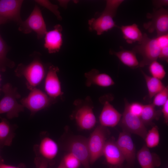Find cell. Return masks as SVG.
Listing matches in <instances>:
<instances>
[{
    "label": "cell",
    "mask_w": 168,
    "mask_h": 168,
    "mask_svg": "<svg viewBox=\"0 0 168 168\" xmlns=\"http://www.w3.org/2000/svg\"><path fill=\"white\" fill-rule=\"evenodd\" d=\"M145 140L146 145L148 148L154 147L158 145L160 141V135L157 126H153L147 132Z\"/></svg>",
    "instance_id": "4316f807"
},
{
    "label": "cell",
    "mask_w": 168,
    "mask_h": 168,
    "mask_svg": "<svg viewBox=\"0 0 168 168\" xmlns=\"http://www.w3.org/2000/svg\"><path fill=\"white\" fill-rule=\"evenodd\" d=\"M160 113L157 111L152 104L143 105V109L140 116L145 124H150L154 119H157Z\"/></svg>",
    "instance_id": "484cf974"
},
{
    "label": "cell",
    "mask_w": 168,
    "mask_h": 168,
    "mask_svg": "<svg viewBox=\"0 0 168 168\" xmlns=\"http://www.w3.org/2000/svg\"><path fill=\"white\" fill-rule=\"evenodd\" d=\"M62 160L67 168H78L81 164L79 160L70 152L66 155Z\"/></svg>",
    "instance_id": "f546056e"
},
{
    "label": "cell",
    "mask_w": 168,
    "mask_h": 168,
    "mask_svg": "<svg viewBox=\"0 0 168 168\" xmlns=\"http://www.w3.org/2000/svg\"><path fill=\"white\" fill-rule=\"evenodd\" d=\"M19 24V31L25 34L34 31L38 39L43 38L47 31L41 11L36 5L28 17Z\"/></svg>",
    "instance_id": "277c9868"
},
{
    "label": "cell",
    "mask_w": 168,
    "mask_h": 168,
    "mask_svg": "<svg viewBox=\"0 0 168 168\" xmlns=\"http://www.w3.org/2000/svg\"><path fill=\"white\" fill-rule=\"evenodd\" d=\"M117 145L128 164L134 162L136 155V149L130 133L124 130L119 135Z\"/></svg>",
    "instance_id": "7c38bea8"
},
{
    "label": "cell",
    "mask_w": 168,
    "mask_h": 168,
    "mask_svg": "<svg viewBox=\"0 0 168 168\" xmlns=\"http://www.w3.org/2000/svg\"><path fill=\"white\" fill-rule=\"evenodd\" d=\"M57 168H67L65 166L62 160Z\"/></svg>",
    "instance_id": "60d3db41"
},
{
    "label": "cell",
    "mask_w": 168,
    "mask_h": 168,
    "mask_svg": "<svg viewBox=\"0 0 168 168\" xmlns=\"http://www.w3.org/2000/svg\"><path fill=\"white\" fill-rule=\"evenodd\" d=\"M35 2L40 5L45 7L51 12L59 20L62 19L57 5L51 3L48 0H36Z\"/></svg>",
    "instance_id": "4dcf8cb0"
},
{
    "label": "cell",
    "mask_w": 168,
    "mask_h": 168,
    "mask_svg": "<svg viewBox=\"0 0 168 168\" xmlns=\"http://www.w3.org/2000/svg\"><path fill=\"white\" fill-rule=\"evenodd\" d=\"M2 162H4V161L3 159L2 158V157L0 155V163Z\"/></svg>",
    "instance_id": "b9f144b4"
},
{
    "label": "cell",
    "mask_w": 168,
    "mask_h": 168,
    "mask_svg": "<svg viewBox=\"0 0 168 168\" xmlns=\"http://www.w3.org/2000/svg\"><path fill=\"white\" fill-rule=\"evenodd\" d=\"M29 90L30 92L28 96L22 98L20 102L24 108L30 111L32 115L47 108L55 101L54 99L36 87Z\"/></svg>",
    "instance_id": "5b68a950"
},
{
    "label": "cell",
    "mask_w": 168,
    "mask_h": 168,
    "mask_svg": "<svg viewBox=\"0 0 168 168\" xmlns=\"http://www.w3.org/2000/svg\"><path fill=\"white\" fill-rule=\"evenodd\" d=\"M0 168H25L23 164H20L16 166L12 165L6 164L4 162L0 163Z\"/></svg>",
    "instance_id": "74e56055"
},
{
    "label": "cell",
    "mask_w": 168,
    "mask_h": 168,
    "mask_svg": "<svg viewBox=\"0 0 168 168\" xmlns=\"http://www.w3.org/2000/svg\"><path fill=\"white\" fill-rule=\"evenodd\" d=\"M147 17L151 20L143 24L144 27L150 33L156 31L157 36L167 34L168 11L163 7L156 9L152 13H148Z\"/></svg>",
    "instance_id": "52a82bcc"
},
{
    "label": "cell",
    "mask_w": 168,
    "mask_h": 168,
    "mask_svg": "<svg viewBox=\"0 0 168 168\" xmlns=\"http://www.w3.org/2000/svg\"><path fill=\"white\" fill-rule=\"evenodd\" d=\"M162 112L166 124L168 122V100L162 106Z\"/></svg>",
    "instance_id": "d590c367"
},
{
    "label": "cell",
    "mask_w": 168,
    "mask_h": 168,
    "mask_svg": "<svg viewBox=\"0 0 168 168\" xmlns=\"http://www.w3.org/2000/svg\"><path fill=\"white\" fill-rule=\"evenodd\" d=\"M152 2L156 9L162 8L163 6H167L168 4V0H155Z\"/></svg>",
    "instance_id": "8d00e7d4"
},
{
    "label": "cell",
    "mask_w": 168,
    "mask_h": 168,
    "mask_svg": "<svg viewBox=\"0 0 168 168\" xmlns=\"http://www.w3.org/2000/svg\"><path fill=\"white\" fill-rule=\"evenodd\" d=\"M158 58L168 63V46H166L161 49Z\"/></svg>",
    "instance_id": "e575fe53"
},
{
    "label": "cell",
    "mask_w": 168,
    "mask_h": 168,
    "mask_svg": "<svg viewBox=\"0 0 168 168\" xmlns=\"http://www.w3.org/2000/svg\"><path fill=\"white\" fill-rule=\"evenodd\" d=\"M152 104L155 106H163L168 100V87L164 88L154 96Z\"/></svg>",
    "instance_id": "f1b7e54d"
},
{
    "label": "cell",
    "mask_w": 168,
    "mask_h": 168,
    "mask_svg": "<svg viewBox=\"0 0 168 168\" xmlns=\"http://www.w3.org/2000/svg\"><path fill=\"white\" fill-rule=\"evenodd\" d=\"M15 72L16 76L25 78L27 87L29 90L39 84L45 74L44 65L38 57L35 58L28 64H19Z\"/></svg>",
    "instance_id": "6da1fadb"
},
{
    "label": "cell",
    "mask_w": 168,
    "mask_h": 168,
    "mask_svg": "<svg viewBox=\"0 0 168 168\" xmlns=\"http://www.w3.org/2000/svg\"><path fill=\"white\" fill-rule=\"evenodd\" d=\"M156 39L161 48L168 46V34L157 36Z\"/></svg>",
    "instance_id": "d6a6232c"
},
{
    "label": "cell",
    "mask_w": 168,
    "mask_h": 168,
    "mask_svg": "<svg viewBox=\"0 0 168 168\" xmlns=\"http://www.w3.org/2000/svg\"><path fill=\"white\" fill-rule=\"evenodd\" d=\"M8 21V20L5 18L0 17V25L6 23Z\"/></svg>",
    "instance_id": "f35d334b"
},
{
    "label": "cell",
    "mask_w": 168,
    "mask_h": 168,
    "mask_svg": "<svg viewBox=\"0 0 168 168\" xmlns=\"http://www.w3.org/2000/svg\"><path fill=\"white\" fill-rule=\"evenodd\" d=\"M33 150L36 157L43 158L48 161L56 157L58 148L54 140L45 136L42 137L39 143L34 146Z\"/></svg>",
    "instance_id": "8fae6325"
},
{
    "label": "cell",
    "mask_w": 168,
    "mask_h": 168,
    "mask_svg": "<svg viewBox=\"0 0 168 168\" xmlns=\"http://www.w3.org/2000/svg\"><path fill=\"white\" fill-rule=\"evenodd\" d=\"M0 122V147L10 146L15 137V127L5 118Z\"/></svg>",
    "instance_id": "44dd1931"
},
{
    "label": "cell",
    "mask_w": 168,
    "mask_h": 168,
    "mask_svg": "<svg viewBox=\"0 0 168 168\" xmlns=\"http://www.w3.org/2000/svg\"><path fill=\"white\" fill-rule=\"evenodd\" d=\"M118 28L120 29L124 38L128 44H132L136 42L138 43L143 38V34L135 23L131 25L122 26Z\"/></svg>",
    "instance_id": "7402d4cb"
},
{
    "label": "cell",
    "mask_w": 168,
    "mask_h": 168,
    "mask_svg": "<svg viewBox=\"0 0 168 168\" xmlns=\"http://www.w3.org/2000/svg\"><path fill=\"white\" fill-rule=\"evenodd\" d=\"M23 2L22 0H0V17L20 23L22 21L20 12Z\"/></svg>",
    "instance_id": "30bf717a"
},
{
    "label": "cell",
    "mask_w": 168,
    "mask_h": 168,
    "mask_svg": "<svg viewBox=\"0 0 168 168\" xmlns=\"http://www.w3.org/2000/svg\"><path fill=\"white\" fill-rule=\"evenodd\" d=\"M110 53L116 56L123 64L132 68L139 67L136 54L132 50L123 49L117 52L110 50Z\"/></svg>",
    "instance_id": "603a6c76"
},
{
    "label": "cell",
    "mask_w": 168,
    "mask_h": 168,
    "mask_svg": "<svg viewBox=\"0 0 168 168\" xmlns=\"http://www.w3.org/2000/svg\"><path fill=\"white\" fill-rule=\"evenodd\" d=\"M75 119L79 127L84 130L91 129L96 123L92 108L87 105H83L77 110Z\"/></svg>",
    "instance_id": "e0dca14e"
},
{
    "label": "cell",
    "mask_w": 168,
    "mask_h": 168,
    "mask_svg": "<svg viewBox=\"0 0 168 168\" xmlns=\"http://www.w3.org/2000/svg\"><path fill=\"white\" fill-rule=\"evenodd\" d=\"M59 2L60 5L62 6L66 7L67 4V1H59Z\"/></svg>",
    "instance_id": "ab89813d"
},
{
    "label": "cell",
    "mask_w": 168,
    "mask_h": 168,
    "mask_svg": "<svg viewBox=\"0 0 168 168\" xmlns=\"http://www.w3.org/2000/svg\"><path fill=\"white\" fill-rule=\"evenodd\" d=\"M2 91L4 95L0 100V114H6L9 119L18 117L19 114L24 111V107L18 102L21 95L17 89L7 83L2 86Z\"/></svg>",
    "instance_id": "7a4b0ae2"
},
{
    "label": "cell",
    "mask_w": 168,
    "mask_h": 168,
    "mask_svg": "<svg viewBox=\"0 0 168 168\" xmlns=\"http://www.w3.org/2000/svg\"><path fill=\"white\" fill-rule=\"evenodd\" d=\"M62 30V26L57 24L45 34L44 46L49 54L56 53L60 49L63 43Z\"/></svg>",
    "instance_id": "2e32d148"
},
{
    "label": "cell",
    "mask_w": 168,
    "mask_h": 168,
    "mask_svg": "<svg viewBox=\"0 0 168 168\" xmlns=\"http://www.w3.org/2000/svg\"><path fill=\"white\" fill-rule=\"evenodd\" d=\"M122 116L108 101H106L99 116L100 125L104 127H114L119 123Z\"/></svg>",
    "instance_id": "ac0fdd59"
},
{
    "label": "cell",
    "mask_w": 168,
    "mask_h": 168,
    "mask_svg": "<svg viewBox=\"0 0 168 168\" xmlns=\"http://www.w3.org/2000/svg\"><path fill=\"white\" fill-rule=\"evenodd\" d=\"M141 72L146 81L149 99L151 100L152 98L163 90L165 86L161 80L149 76L142 70Z\"/></svg>",
    "instance_id": "cb8c5ba5"
},
{
    "label": "cell",
    "mask_w": 168,
    "mask_h": 168,
    "mask_svg": "<svg viewBox=\"0 0 168 168\" xmlns=\"http://www.w3.org/2000/svg\"><path fill=\"white\" fill-rule=\"evenodd\" d=\"M143 105L138 102L128 103V109L129 111L132 114L140 117L142 112Z\"/></svg>",
    "instance_id": "1f68e13d"
},
{
    "label": "cell",
    "mask_w": 168,
    "mask_h": 168,
    "mask_svg": "<svg viewBox=\"0 0 168 168\" xmlns=\"http://www.w3.org/2000/svg\"><path fill=\"white\" fill-rule=\"evenodd\" d=\"M101 125L96 127L87 139L90 154V163L92 164L103 155V151L106 141V132Z\"/></svg>",
    "instance_id": "8992f818"
},
{
    "label": "cell",
    "mask_w": 168,
    "mask_h": 168,
    "mask_svg": "<svg viewBox=\"0 0 168 168\" xmlns=\"http://www.w3.org/2000/svg\"><path fill=\"white\" fill-rule=\"evenodd\" d=\"M86 78V85L90 86L96 85L102 87H108L114 84V82L108 75L104 73H100L96 69H92L85 74Z\"/></svg>",
    "instance_id": "d6986e66"
},
{
    "label": "cell",
    "mask_w": 168,
    "mask_h": 168,
    "mask_svg": "<svg viewBox=\"0 0 168 168\" xmlns=\"http://www.w3.org/2000/svg\"><path fill=\"white\" fill-rule=\"evenodd\" d=\"M137 156L142 168H155L161 164L159 156L151 153L146 145L138 151Z\"/></svg>",
    "instance_id": "ffe728a7"
},
{
    "label": "cell",
    "mask_w": 168,
    "mask_h": 168,
    "mask_svg": "<svg viewBox=\"0 0 168 168\" xmlns=\"http://www.w3.org/2000/svg\"><path fill=\"white\" fill-rule=\"evenodd\" d=\"M161 47L156 38H151L146 33L143 34L142 40L134 46L132 50L140 54L142 59L139 62V67L149 65L158 58Z\"/></svg>",
    "instance_id": "3957f363"
},
{
    "label": "cell",
    "mask_w": 168,
    "mask_h": 168,
    "mask_svg": "<svg viewBox=\"0 0 168 168\" xmlns=\"http://www.w3.org/2000/svg\"><path fill=\"white\" fill-rule=\"evenodd\" d=\"M1 80V76L0 75V92L1 91H2V88H1V86H0V81Z\"/></svg>",
    "instance_id": "7bdbcfd3"
},
{
    "label": "cell",
    "mask_w": 168,
    "mask_h": 168,
    "mask_svg": "<svg viewBox=\"0 0 168 168\" xmlns=\"http://www.w3.org/2000/svg\"><path fill=\"white\" fill-rule=\"evenodd\" d=\"M59 71L58 67L50 66L45 81V90L48 96L54 99L63 94L57 74Z\"/></svg>",
    "instance_id": "5bb4252c"
},
{
    "label": "cell",
    "mask_w": 168,
    "mask_h": 168,
    "mask_svg": "<svg viewBox=\"0 0 168 168\" xmlns=\"http://www.w3.org/2000/svg\"><path fill=\"white\" fill-rule=\"evenodd\" d=\"M149 66V71L152 77L161 80L164 78L166 72L162 64L156 60L152 62Z\"/></svg>",
    "instance_id": "83f0119b"
},
{
    "label": "cell",
    "mask_w": 168,
    "mask_h": 168,
    "mask_svg": "<svg viewBox=\"0 0 168 168\" xmlns=\"http://www.w3.org/2000/svg\"><path fill=\"white\" fill-rule=\"evenodd\" d=\"M103 155L107 162L115 168H121L125 161L116 142L112 141L106 142Z\"/></svg>",
    "instance_id": "9a60e30c"
},
{
    "label": "cell",
    "mask_w": 168,
    "mask_h": 168,
    "mask_svg": "<svg viewBox=\"0 0 168 168\" xmlns=\"http://www.w3.org/2000/svg\"><path fill=\"white\" fill-rule=\"evenodd\" d=\"M69 149L70 152L79 160L84 168H90L87 139L82 138L73 139L69 144Z\"/></svg>",
    "instance_id": "4fadbf2b"
},
{
    "label": "cell",
    "mask_w": 168,
    "mask_h": 168,
    "mask_svg": "<svg viewBox=\"0 0 168 168\" xmlns=\"http://www.w3.org/2000/svg\"><path fill=\"white\" fill-rule=\"evenodd\" d=\"M35 163L37 168H47L48 161L39 157H36L35 159Z\"/></svg>",
    "instance_id": "836d02e7"
},
{
    "label": "cell",
    "mask_w": 168,
    "mask_h": 168,
    "mask_svg": "<svg viewBox=\"0 0 168 168\" xmlns=\"http://www.w3.org/2000/svg\"><path fill=\"white\" fill-rule=\"evenodd\" d=\"M117 12L105 7L100 15L97 18L89 20V29L91 31H95L98 35H100L113 28L119 26L113 20Z\"/></svg>",
    "instance_id": "9c48e42d"
},
{
    "label": "cell",
    "mask_w": 168,
    "mask_h": 168,
    "mask_svg": "<svg viewBox=\"0 0 168 168\" xmlns=\"http://www.w3.org/2000/svg\"><path fill=\"white\" fill-rule=\"evenodd\" d=\"M7 45L0 34V71L2 72L5 71L7 67L12 68L15 65L13 61L7 58Z\"/></svg>",
    "instance_id": "d4e9b609"
},
{
    "label": "cell",
    "mask_w": 168,
    "mask_h": 168,
    "mask_svg": "<svg viewBox=\"0 0 168 168\" xmlns=\"http://www.w3.org/2000/svg\"><path fill=\"white\" fill-rule=\"evenodd\" d=\"M124 109L122 114L121 124L124 130L136 134L145 139L147 132L145 124L140 117L131 113L128 109V102L125 99Z\"/></svg>",
    "instance_id": "ba28073f"
}]
</instances>
